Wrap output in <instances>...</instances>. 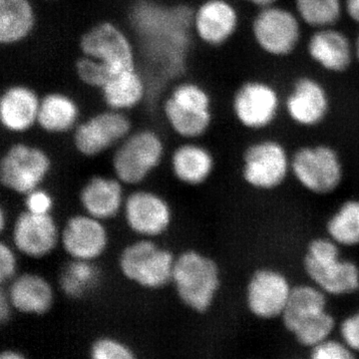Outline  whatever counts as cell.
Returning a JSON list of instances; mask_svg holds the SVG:
<instances>
[{
    "label": "cell",
    "mask_w": 359,
    "mask_h": 359,
    "mask_svg": "<svg viewBox=\"0 0 359 359\" xmlns=\"http://www.w3.org/2000/svg\"><path fill=\"white\" fill-rule=\"evenodd\" d=\"M25 205L33 214L47 215L50 214L53 200L48 193L37 188L26 195Z\"/></svg>",
    "instance_id": "e575fe53"
},
{
    "label": "cell",
    "mask_w": 359,
    "mask_h": 359,
    "mask_svg": "<svg viewBox=\"0 0 359 359\" xmlns=\"http://www.w3.org/2000/svg\"><path fill=\"white\" fill-rule=\"evenodd\" d=\"M76 53L96 59L109 70L111 76L137 67L133 41L124 26L112 18L90 25L76 40Z\"/></svg>",
    "instance_id": "3957f363"
},
{
    "label": "cell",
    "mask_w": 359,
    "mask_h": 359,
    "mask_svg": "<svg viewBox=\"0 0 359 359\" xmlns=\"http://www.w3.org/2000/svg\"><path fill=\"white\" fill-rule=\"evenodd\" d=\"M313 359H351L356 355L344 340L328 339L309 349Z\"/></svg>",
    "instance_id": "d6a6232c"
},
{
    "label": "cell",
    "mask_w": 359,
    "mask_h": 359,
    "mask_svg": "<svg viewBox=\"0 0 359 359\" xmlns=\"http://www.w3.org/2000/svg\"><path fill=\"white\" fill-rule=\"evenodd\" d=\"M290 163L292 157L280 142L273 139L257 141L243 155V178L257 190H273L287 179Z\"/></svg>",
    "instance_id": "7c38bea8"
},
{
    "label": "cell",
    "mask_w": 359,
    "mask_h": 359,
    "mask_svg": "<svg viewBox=\"0 0 359 359\" xmlns=\"http://www.w3.org/2000/svg\"><path fill=\"white\" fill-rule=\"evenodd\" d=\"M6 292L13 308L22 313L42 316L53 304L54 294L50 283L36 273L16 276Z\"/></svg>",
    "instance_id": "d4e9b609"
},
{
    "label": "cell",
    "mask_w": 359,
    "mask_h": 359,
    "mask_svg": "<svg viewBox=\"0 0 359 359\" xmlns=\"http://www.w3.org/2000/svg\"><path fill=\"white\" fill-rule=\"evenodd\" d=\"M18 271V259L13 249L6 243L0 245V283L11 282Z\"/></svg>",
    "instance_id": "d590c367"
},
{
    "label": "cell",
    "mask_w": 359,
    "mask_h": 359,
    "mask_svg": "<svg viewBox=\"0 0 359 359\" xmlns=\"http://www.w3.org/2000/svg\"><path fill=\"white\" fill-rule=\"evenodd\" d=\"M344 15L359 25V0H344Z\"/></svg>",
    "instance_id": "74e56055"
},
{
    "label": "cell",
    "mask_w": 359,
    "mask_h": 359,
    "mask_svg": "<svg viewBox=\"0 0 359 359\" xmlns=\"http://www.w3.org/2000/svg\"><path fill=\"white\" fill-rule=\"evenodd\" d=\"M36 1L49 2V1H54V0H36Z\"/></svg>",
    "instance_id": "7bdbcfd3"
},
{
    "label": "cell",
    "mask_w": 359,
    "mask_h": 359,
    "mask_svg": "<svg viewBox=\"0 0 359 359\" xmlns=\"http://www.w3.org/2000/svg\"><path fill=\"white\" fill-rule=\"evenodd\" d=\"M340 337L354 353H359V309L347 316L339 327Z\"/></svg>",
    "instance_id": "836d02e7"
},
{
    "label": "cell",
    "mask_w": 359,
    "mask_h": 359,
    "mask_svg": "<svg viewBox=\"0 0 359 359\" xmlns=\"http://www.w3.org/2000/svg\"><path fill=\"white\" fill-rule=\"evenodd\" d=\"M4 228H6V212L4 209H1L0 211V230L4 231Z\"/></svg>",
    "instance_id": "b9f144b4"
},
{
    "label": "cell",
    "mask_w": 359,
    "mask_h": 359,
    "mask_svg": "<svg viewBox=\"0 0 359 359\" xmlns=\"http://www.w3.org/2000/svg\"><path fill=\"white\" fill-rule=\"evenodd\" d=\"M292 290L289 278L280 271L266 268L257 269L248 283V309L261 320L280 318Z\"/></svg>",
    "instance_id": "9a60e30c"
},
{
    "label": "cell",
    "mask_w": 359,
    "mask_h": 359,
    "mask_svg": "<svg viewBox=\"0 0 359 359\" xmlns=\"http://www.w3.org/2000/svg\"><path fill=\"white\" fill-rule=\"evenodd\" d=\"M91 358L94 359H133V351L119 340L103 337L96 340L91 347Z\"/></svg>",
    "instance_id": "1f68e13d"
},
{
    "label": "cell",
    "mask_w": 359,
    "mask_h": 359,
    "mask_svg": "<svg viewBox=\"0 0 359 359\" xmlns=\"http://www.w3.org/2000/svg\"><path fill=\"white\" fill-rule=\"evenodd\" d=\"M290 172L304 189L318 195L334 192L344 177L339 153L327 144L297 149L292 156Z\"/></svg>",
    "instance_id": "9c48e42d"
},
{
    "label": "cell",
    "mask_w": 359,
    "mask_h": 359,
    "mask_svg": "<svg viewBox=\"0 0 359 359\" xmlns=\"http://www.w3.org/2000/svg\"><path fill=\"white\" fill-rule=\"evenodd\" d=\"M175 259L169 250L143 240L123 250L119 266L131 282L146 289H161L172 280Z\"/></svg>",
    "instance_id": "30bf717a"
},
{
    "label": "cell",
    "mask_w": 359,
    "mask_h": 359,
    "mask_svg": "<svg viewBox=\"0 0 359 359\" xmlns=\"http://www.w3.org/2000/svg\"><path fill=\"white\" fill-rule=\"evenodd\" d=\"M283 108L275 85L264 79L245 80L231 96V109L241 126L252 131L271 127Z\"/></svg>",
    "instance_id": "ba28073f"
},
{
    "label": "cell",
    "mask_w": 359,
    "mask_h": 359,
    "mask_svg": "<svg viewBox=\"0 0 359 359\" xmlns=\"http://www.w3.org/2000/svg\"><path fill=\"white\" fill-rule=\"evenodd\" d=\"M1 359H22L25 358V355L18 353L15 351H4V353L0 355Z\"/></svg>",
    "instance_id": "ab89813d"
},
{
    "label": "cell",
    "mask_w": 359,
    "mask_h": 359,
    "mask_svg": "<svg viewBox=\"0 0 359 359\" xmlns=\"http://www.w3.org/2000/svg\"><path fill=\"white\" fill-rule=\"evenodd\" d=\"M79 100L63 90H50L40 97L37 127L47 134L69 133L83 118Z\"/></svg>",
    "instance_id": "44dd1931"
},
{
    "label": "cell",
    "mask_w": 359,
    "mask_h": 359,
    "mask_svg": "<svg viewBox=\"0 0 359 359\" xmlns=\"http://www.w3.org/2000/svg\"><path fill=\"white\" fill-rule=\"evenodd\" d=\"M165 154L162 137L153 129L132 131L116 148L112 166L122 183H141L159 166Z\"/></svg>",
    "instance_id": "8992f818"
},
{
    "label": "cell",
    "mask_w": 359,
    "mask_h": 359,
    "mask_svg": "<svg viewBox=\"0 0 359 359\" xmlns=\"http://www.w3.org/2000/svg\"><path fill=\"white\" fill-rule=\"evenodd\" d=\"M122 182L119 179L94 177L82 189L80 202L85 212L94 218H114L123 207Z\"/></svg>",
    "instance_id": "484cf974"
},
{
    "label": "cell",
    "mask_w": 359,
    "mask_h": 359,
    "mask_svg": "<svg viewBox=\"0 0 359 359\" xmlns=\"http://www.w3.org/2000/svg\"><path fill=\"white\" fill-rule=\"evenodd\" d=\"M327 295L313 283L292 287L289 302L280 316L285 330L292 334L327 313Z\"/></svg>",
    "instance_id": "cb8c5ba5"
},
{
    "label": "cell",
    "mask_w": 359,
    "mask_h": 359,
    "mask_svg": "<svg viewBox=\"0 0 359 359\" xmlns=\"http://www.w3.org/2000/svg\"><path fill=\"white\" fill-rule=\"evenodd\" d=\"M243 1L256 7L257 9H261L278 4V0H243Z\"/></svg>",
    "instance_id": "f35d334b"
},
{
    "label": "cell",
    "mask_w": 359,
    "mask_h": 359,
    "mask_svg": "<svg viewBox=\"0 0 359 359\" xmlns=\"http://www.w3.org/2000/svg\"><path fill=\"white\" fill-rule=\"evenodd\" d=\"M294 11L313 30L332 27L344 15V0H294Z\"/></svg>",
    "instance_id": "83f0119b"
},
{
    "label": "cell",
    "mask_w": 359,
    "mask_h": 359,
    "mask_svg": "<svg viewBox=\"0 0 359 359\" xmlns=\"http://www.w3.org/2000/svg\"><path fill=\"white\" fill-rule=\"evenodd\" d=\"M334 328V318L332 314L327 311L318 320L297 330L292 335L299 346L311 349L320 344V342L330 339Z\"/></svg>",
    "instance_id": "4dcf8cb0"
},
{
    "label": "cell",
    "mask_w": 359,
    "mask_h": 359,
    "mask_svg": "<svg viewBox=\"0 0 359 359\" xmlns=\"http://www.w3.org/2000/svg\"><path fill=\"white\" fill-rule=\"evenodd\" d=\"M39 9L35 0H0V44L14 46L36 30Z\"/></svg>",
    "instance_id": "603a6c76"
},
{
    "label": "cell",
    "mask_w": 359,
    "mask_h": 359,
    "mask_svg": "<svg viewBox=\"0 0 359 359\" xmlns=\"http://www.w3.org/2000/svg\"><path fill=\"white\" fill-rule=\"evenodd\" d=\"M11 302L9 301L8 295L4 289L0 292V321L1 323H6L11 318Z\"/></svg>",
    "instance_id": "8d00e7d4"
},
{
    "label": "cell",
    "mask_w": 359,
    "mask_h": 359,
    "mask_svg": "<svg viewBox=\"0 0 359 359\" xmlns=\"http://www.w3.org/2000/svg\"><path fill=\"white\" fill-rule=\"evenodd\" d=\"M104 107L134 112L145 105L148 85L138 68L125 70L113 75L99 90Z\"/></svg>",
    "instance_id": "7402d4cb"
},
{
    "label": "cell",
    "mask_w": 359,
    "mask_h": 359,
    "mask_svg": "<svg viewBox=\"0 0 359 359\" xmlns=\"http://www.w3.org/2000/svg\"><path fill=\"white\" fill-rule=\"evenodd\" d=\"M193 0H118L113 18L133 41L137 67L145 77L148 97L143 111L157 113L161 99L189 76L197 40Z\"/></svg>",
    "instance_id": "6da1fadb"
},
{
    "label": "cell",
    "mask_w": 359,
    "mask_h": 359,
    "mask_svg": "<svg viewBox=\"0 0 359 359\" xmlns=\"http://www.w3.org/2000/svg\"><path fill=\"white\" fill-rule=\"evenodd\" d=\"M283 109L297 126L313 128L327 119L332 110V99L320 80L302 75L292 82L283 99Z\"/></svg>",
    "instance_id": "5bb4252c"
},
{
    "label": "cell",
    "mask_w": 359,
    "mask_h": 359,
    "mask_svg": "<svg viewBox=\"0 0 359 359\" xmlns=\"http://www.w3.org/2000/svg\"><path fill=\"white\" fill-rule=\"evenodd\" d=\"M328 237L340 247L359 245V200H348L340 205L327 224Z\"/></svg>",
    "instance_id": "f1b7e54d"
},
{
    "label": "cell",
    "mask_w": 359,
    "mask_h": 359,
    "mask_svg": "<svg viewBox=\"0 0 359 359\" xmlns=\"http://www.w3.org/2000/svg\"><path fill=\"white\" fill-rule=\"evenodd\" d=\"M51 169V160L39 146L14 143L0 161L2 186L20 195L39 188Z\"/></svg>",
    "instance_id": "8fae6325"
},
{
    "label": "cell",
    "mask_w": 359,
    "mask_h": 359,
    "mask_svg": "<svg viewBox=\"0 0 359 359\" xmlns=\"http://www.w3.org/2000/svg\"><path fill=\"white\" fill-rule=\"evenodd\" d=\"M101 222L88 214L68 219L60 240L63 249L73 259L92 262L105 252L108 233Z\"/></svg>",
    "instance_id": "ffe728a7"
},
{
    "label": "cell",
    "mask_w": 359,
    "mask_h": 359,
    "mask_svg": "<svg viewBox=\"0 0 359 359\" xmlns=\"http://www.w3.org/2000/svg\"><path fill=\"white\" fill-rule=\"evenodd\" d=\"M40 94L25 83L2 86L0 95V122L2 128L13 134H23L37 126Z\"/></svg>",
    "instance_id": "e0dca14e"
},
{
    "label": "cell",
    "mask_w": 359,
    "mask_h": 359,
    "mask_svg": "<svg viewBox=\"0 0 359 359\" xmlns=\"http://www.w3.org/2000/svg\"><path fill=\"white\" fill-rule=\"evenodd\" d=\"M240 25V11L231 0H199L194 4L193 30L199 45L222 48L235 37Z\"/></svg>",
    "instance_id": "4fadbf2b"
},
{
    "label": "cell",
    "mask_w": 359,
    "mask_h": 359,
    "mask_svg": "<svg viewBox=\"0 0 359 359\" xmlns=\"http://www.w3.org/2000/svg\"><path fill=\"white\" fill-rule=\"evenodd\" d=\"M97 275L98 271L91 262L73 259L63 269L59 283L66 295L75 299L82 297L93 287Z\"/></svg>",
    "instance_id": "f546056e"
},
{
    "label": "cell",
    "mask_w": 359,
    "mask_h": 359,
    "mask_svg": "<svg viewBox=\"0 0 359 359\" xmlns=\"http://www.w3.org/2000/svg\"><path fill=\"white\" fill-rule=\"evenodd\" d=\"M302 25L294 11L276 4L257 9L250 23V34L263 53L289 57L301 43Z\"/></svg>",
    "instance_id": "5b68a950"
},
{
    "label": "cell",
    "mask_w": 359,
    "mask_h": 359,
    "mask_svg": "<svg viewBox=\"0 0 359 359\" xmlns=\"http://www.w3.org/2000/svg\"><path fill=\"white\" fill-rule=\"evenodd\" d=\"M60 236L50 214L21 212L13 229V242L21 254L40 259L55 249Z\"/></svg>",
    "instance_id": "d6986e66"
},
{
    "label": "cell",
    "mask_w": 359,
    "mask_h": 359,
    "mask_svg": "<svg viewBox=\"0 0 359 359\" xmlns=\"http://www.w3.org/2000/svg\"><path fill=\"white\" fill-rule=\"evenodd\" d=\"M340 245L330 237L311 241L304 257L309 280L327 295L342 297L359 290L358 264L340 256Z\"/></svg>",
    "instance_id": "7a4b0ae2"
},
{
    "label": "cell",
    "mask_w": 359,
    "mask_h": 359,
    "mask_svg": "<svg viewBox=\"0 0 359 359\" xmlns=\"http://www.w3.org/2000/svg\"><path fill=\"white\" fill-rule=\"evenodd\" d=\"M132 131L129 112L104 107L82 118L72 131V140L80 154L95 157L119 145Z\"/></svg>",
    "instance_id": "52a82bcc"
},
{
    "label": "cell",
    "mask_w": 359,
    "mask_h": 359,
    "mask_svg": "<svg viewBox=\"0 0 359 359\" xmlns=\"http://www.w3.org/2000/svg\"><path fill=\"white\" fill-rule=\"evenodd\" d=\"M171 163L175 176L188 185L204 183L211 176L215 167L211 151L192 142L175 149Z\"/></svg>",
    "instance_id": "4316f807"
},
{
    "label": "cell",
    "mask_w": 359,
    "mask_h": 359,
    "mask_svg": "<svg viewBox=\"0 0 359 359\" xmlns=\"http://www.w3.org/2000/svg\"><path fill=\"white\" fill-rule=\"evenodd\" d=\"M354 44V56H355V60L359 63V30L358 35H356L355 39L353 41Z\"/></svg>",
    "instance_id": "60d3db41"
},
{
    "label": "cell",
    "mask_w": 359,
    "mask_h": 359,
    "mask_svg": "<svg viewBox=\"0 0 359 359\" xmlns=\"http://www.w3.org/2000/svg\"><path fill=\"white\" fill-rule=\"evenodd\" d=\"M306 53L314 65L332 74H344L355 61L353 41L337 26L313 30Z\"/></svg>",
    "instance_id": "2e32d148"
},
{
    "label": "cell",
    "mask_w": 359,
    "mask_h": 359,
    "mask_svg": "<svg viewBox=\"0 0 359 359\" xmlns=\"http://www.w3.org/2000/svg\"><path fill=\"white\" fill-rule=\"evenodd\" d=\"M124 212L129 228L143 237H158L171 224L169 204L157 194L149 191L131 194L125 201Z\"/></svg>",
    "instance_id": "ac0fdd59"
},
{
    "label": "cell",
    "mask_w": 359,
    "mask_h": 359,
    "mask_svg": "<svg viewBox=\"0 0 359 359\" xmlns=\"http://www.w3.org/2000/svg\"><path fill=\"white\" fill-rule=\"evenodd\" d=\"M172 282L188 308L205 313L211 308L221 285L218 264L199 252L187 250L175 259Z\"/></svg>",
    "instance_id": "277c9868"
}]
</instances>
